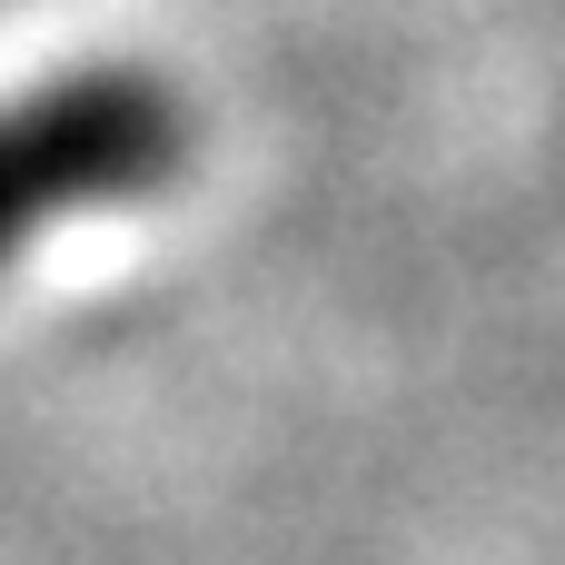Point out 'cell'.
Returning <instances> with one entry per match:
<instances>
[{"label": "cell", "instance_id": "cell-1", "mask_svg": "<svg viewBox=\"0 0 565 565\" xmlns=\"http://www.w3.org/2000/svg\"><path fill=\"white\" fill-rule=\"evenodd\" d=\"M179 169V109L149 79H60L0 109V268L60 218L119 209Z\"/></svg>", "mask_w": 565, "mask_h": 565}]
</instances>
